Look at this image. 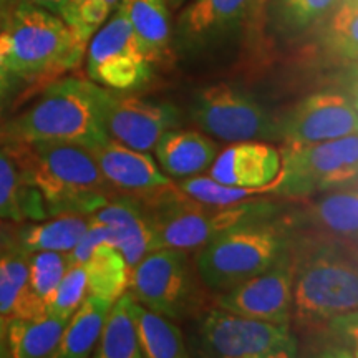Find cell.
<instances>
[{"label": "cell", "mask_w": 358, "mask_h": 358, "mask_svg": "<svg viewBox=\"0 0 358 358\" xmlns=\"http://www.w3.org/2000/svg\"><path fill=\"white\" fill-rule=\"evenodd\" d=\"M105 87L92 80H53L32 105L0 127V143L65 141L88 150L108 140L103 120Z\"/></svg>", "instance_id": "cell-1"}, {"label": "cell", "mask_w": 358, "mask_h": 358, "mask_svg": "<svg viewBox=\"0 0 358 358\" xmlns=\"http://www.w3.org/2000/svg\"><path fill=\"white\" fill-rule=\"evenodd\" d=\"M12 145L24 166L27 181L42 196L48 216H92L118 196L88 148L65 141Z\"/></svg>", "instance_id": "cell-2"}, {"label": "cell", "mask_w": 358, "mask_h": 358, "mask_svg": "<svg viewBox=\"0 0 358 358\" xmlns=\"http://www.w3.org/2000/svg\"><path fill=\"white\" fill-rule=\"evenodd\" d=\"M342 241L303 239L292 252V315L317 325L342 313L358 310V252Z\"/></svg>", "instance_id": "cell-3"}, {"label": "cell", "mask_w": 358, "mask_h": 358, "mask_svg": "<svg viewBox=\"0 0 358 358\" xmlns=\"http://www.w3.org/2000/svg\"><path fill=\"white\" fill-rule=\"evenodd\" d=\"M2 24L8 45L7 65L15 80H50L77 69L87 52L88 43L60 15L29 0H19Z\"/></svg>", "instance_id": "cell-4"}, {"label": "cell", "mask_w": 358, "mask_h": 358, "mask_svg": "<svg viewBox=\"0 0 358 358\" xmlns=\"http://www.w3.org/2000/svg\"><path fill=\"white\" fill-rule=\"evenodd\" d=\"M141 203L150 213L159 249H196L219 232L244 224L271 221L275 213V206L268 201L206 204L187 196L178 185L156 192Z\"/></svg>", "instance_id": "cell-5"}, {"label": "cell", "mask_w": 358, "mask_h": 358, "mask_svg": "<svg viewBox=\"0 0 358 358\" xmlns=\"http://www.w3.org/2000/svg\"><path fill=\"white\" fill-rule=\"evenodd\" d=\"M290 248L289 232L272 221H261L219 232L196 257V271L206 287L226 292L262 274Z\"/></svg>", "instance_id": "cell-6"}, {"label": "cell", "mask_w": 358, "mask_h": 358, "mask_svg": "<svg viewBox=\"0 0 358 358\" xmlns=\"http://www.w3.org/2000/svg\"><path fill=\"white\" fill-rule=\"evenodd\" d=\"M357 178L358 133L313 145H287L280 174L271 189L287 198H307Z\"/></svg>", "instance_id": "cell-7"}, {"label": "cell", "mask_w": 358, "mask_h": 358, "mask_svg": "<svg viewBox=\"0 0 358 358\" xmlns=\"http://www.w3.org/2000/svg\"><path fill=\"white\" fill-rule=\"evenodd\" d=\"M201 352L222 358H292L299 343L290 325L213 308L199 324Z\"/></svg>", "instance_id": "cell-8"}, {"label": "cell", "mask_w": 358, "mask_h": 358, "mask_svg": "<svg viewBox=\"0 0 358 358\" xmlns=\"http://www.w3.org/2000/svg\"><path fill=\"white\" fill-rule=\"evenodd\" d=\"M191 120L217 140L271 141L280 138L279 123L252 95L227 83L201 88L192 96Z\"/></svg>", "instance_id": "cell-9"}, {"label": "cell", "mask_w": 358, "mask_h": 358, "mask_svg": "<svg viewBox=\"0 0 358 358\" xmlns=\"http://www.w3.org/2000/svg\"><path fill=\"white\" fill-rule=\"evenodd\" d=\"M128 287L141 306L171 320L185 319L198 303V287L185 249L151 250L131 268Z\"/></svg>", "instance_id": "cell-10"}, {"label": "cell", "mask_w": 358, "mask_h": 358, "mask_svg": "<svg viewBox=\"0 0 358 358\" xmlns=\"http://www.w3.org/2000/svg\"><path fill=\"white\" fill-rule=\"evenodd\" d=\"M151 66L127 17L116 7L87 45L90 80L113 92H129L150 82Z\"/></svg>", "instance_id": "cell-11"}, {"label": "cell", "mask_w": 358, "mask_h": 358, "mask_svg": "<svg viewBox=\"0 0 358 358\" xmlns=\"http://www.w3.org/2000/svg\"><path fill=\"white\" fill-rule=\"evenodd\" d=\"M294 302V261L285 250L274 266L221 294L217 306L252 319L290 325Z\"/></svg>", "instance_id": "cell-12"}, {"label": "cell", "mask_w": 358, "mask_h": 358, "mask_svg": "<svg viewBox=\"0 0 358 358\" xmlns=\"http://www.w3.org/2000/svg\"><path fill=\"white\" fill-rule=\"evenodd\" d=\"M103 120L111 140L148 153L155 150L164 133L179 128L181 113L171 103L118 95L106 90Z\"/></svg>", "instance_id": "cell-13"}, {"label": "cell", "mask_w": 358, "mask_h": 358, "mask_svg": "<svg viewBox=\"0 0 358 358\" xmlns=\"http://www.w3.org/2000/svg\"><path fill=\"white\" fill-rule=\"evenodd\" d=\"M290 146L337 140L358 133V110L345 92H320L294 106L279 123Z\"/></svg>", "instance_id": "cell-14"}, {"label": "cell", "mask_w": 358, "mask_h": 358, "mask_svg": "<svg viewBox=\"0 0 358 358\" xmlns=\"http://www.w3.org/2000/svg\"><path fill=\"white\" fill-rule=\"evenodd\" d=\"M250 22V0H191L174 24V45L201 52Z\"/></svg>", "instance_id": "cell-15"}, {"label": "cell", "mask_w": 358, "mask_h": 358, "mask_svg": "<svg viewBox=\"0 0 358 358\" xmlns=\"http://www.w3.org/2000/svg\"><path fill=\"white\" fill-rule=\"evenodd\" d=\"M100 171L118 196L145 201L174 182L145 151L133 150L108 138L90 150Z\"/></svg>", "instance_id": "cell-16"}, {"label": "cell", "mask_w": 358, "mask_h": 358, "mask_svg": "<svg viewBox=\"0 0 358 358\" xmlns=\"http://www.w3.org/2000/svg\"><path fill=\"white\" fill-rule=\"evenodd\" d=\"M280 168V153L267 141H237L219 151L208 176L227 186L267 192L268 185L279 178Z\"/></svg>", "instance_id": "cell-17"}, {"label": "cell", "mask_w": 358, "mask_h": 358, "mask_svg": "<svg viewBox=\"0 0 358 358\" xmlns=\"http://www.w3.org/2000/svg\"><path fill=\"white\" fill-rule=\"evenodd\" d=\"M92 216L108 226L110 244L131 268L151 250L159 249L150 213L140 199L115 196Z\"/></svg>", "instance_id": "cell-18"}, {"label": "cell", "mask_w": 358, "mask_h": 358, "mask_svg": "<svg viewBox=\"0 0 358 358\" xmlns=\"http://www.w3.org/2000/svg\"><path fill=\"white\" fill-rule=\"evenodd\" d=\"M301 221L322 236L358 245V178L313 199Z\"/></svg>", "instance_id": "cell-19"}, {"label": "cell", "mask_w": 358, "mask_h": 358, "mask_svg": "<svg viewBox=\"0 0 358 358\" xmlns=\"http://www.w3.org/2000/svg\"><path fill=\"white\" fill-rule=\"evenodd\" d=\"M219 153V145L209 134L187 129H169L155 146L158 166L169 178H189L208 171Z\"/></svg>", "instance_id": "cell-20"}, {"label": "cell", "mask_w": 358, "mask_h": 358, "mask_svg": "<svg viewBox=\"0 0 358 358\" xmlns=\"http://www.w3.org/2000/svg\"><path fill=\"white\" fill-rule=\"evenodd\" d=\"M118 8L131 25L138 42L151 65L173 60L171 10L163 0H120Z\"/></svg>", "instance_id": "cell-21"}, {"label": "cell", "mask_w": 358, "mask_h": 358, "mask_svg": "<svg viewBox=\"0 0 358 358\" xmlns=\"http://www.w3.org/2000/svg\"><path fill=\"white\" fill-rule=\"evenodd\" d=\"M47 216L42 196L27 181L15 146L0 143V219L25 222Z\"/></svg>", "instance_id": "cell-22"}, {"label": "cell", "mask_w": 358, "mask_h": 358, "mask_svg": "<svg viewBox=\"0 0 358 358\" xmlns=\"http://www.w3.org/2000/svg\"><path fill=\"white\" fill-rule=\"evenodd\" d=\"M70 266L69 252L38 250L29 257V279L12 317L37 319L50 313L53 295Z\"/></svg>", "instance_id": "cell-23"}, {"label": "cell", "mask_w": 358, "mask_h": 358, "mask_svg": "<svg viewBox=\"0 0 358 358\" xmlns=\"http://www.w3.org/2000/svg\"><path fill=\"white\" fill-rule=\"evenodd\" d=\"M111 306L113 302L106 299L87 294L85 301L66 322L60 343L52 357L83 358L92 355Z\"/></svg>", "instance_id": "cell-24"}, {"label": "cell", "mask_w": 358, "mask_h": 358, "mask_svg": "<svg viewBox=\"0 0 358 358\" xmlns=\"http://www.w3.org/2000/svg\"><path fill=\"white\" fill-rule=\"evenodd\" d=\"M69 319L47 313L37 319L8 317L7 352L13 358L52 357Z\"/></svg>", "instance_id": "cell-25"}, {"label": "cell", "mask_w": 358, "mask_h": 358, "mask_svg": "<svg viewBox=\"0 0 358 358\" xmlns=\"http://www.w3.org/2000/svg\"><path fill=\"white\" fill-rule=\"evenodd\" d=\"M93 357L96 358H143L134 319V297L129 290L111 306Z\"/></svg>", "instance_id": "cell-26"}, {"label": "cell", "mask_w": 358, "mask_h": 358, "mask_svg": "<svg viewBox=\"0 0 358 358\" xmlns=\"http://www.w3.org/2000/svg\"><path fill=\"white\" fill-rule=\"evenodd\" d=\"M90 216L85 214H60L50 221L38 224H20L17 249L24 252H38V250H57L70 252L90 224Z\"/></svg>", "instance_id": "cell-27"}, {"label": "cell", "mask_w": 358, "mask_h": 358, "mask_svg": "<svg viewBox=\"0 0 358 358\" xmlns=\"http://www.w3.org/2000/svg\"><path fill=\"white\" fill-rule=\"evenodd\" d=\"M87 272L90 295L115 302L128 290L131 267L118 249L108 243L98 244L80 264Z\"/></svg>", "instance_id": "cell-28"}, {"label": "cell", "mask_w": 358, "mask_h": 358, "mask_svg": "<svg viewBox=\"0 0 358 358\" xmlns=\"http://www.w3.org/2000/svg\"><path fill=\"white\" fill-rule=\"evenodd\" d=\"M138 340L143 357L146 358H181L187 357L181 329L171 319L151 310L134 299Z\"/></svg>", "instance_id": "cell-29"}, {"label": "cell", "mask_w": 358, "mask_h": 358, "mask_svg": "<svg viewBox=\"0 0 358 358\" xmlns=\"http://www.w3.org/2000/svg\"><path fill=\"white\" fill-rule=\"evenodd\" d=\"M322 45L330 55L353 62L358 58V0H337L322 20Z\"/></svg>", "instance_id": "cell-30"}, {"label": "cell", "mask_w": 358, "mask_h": 358, "mask_svg": "<svg viewBox=\"0 0 358 358\" xmlns=\"http://www.w3.org/2000/svg\"><path fill=\"white\" fill-rule=\"evenodd\" d=\"M29 252L8 250L0 256V313L12 317L29 279Z\"/></svg>", "instance_id": "cell-31"}, {"label": "cell", "mask_w": 358, "mask_h": 358, "mask_svg": "<svg viewBox=\"0 0 358 358\" xmlns=\"http://www.w3.org/2000/svg\"><path fill=\"white\" fill-rule=\"evenodd\" d=\"M319 352L325 357L358 358V310L324 322Z\"/></svg>", "instance_id": "cell-32"}, {"label": "cell", "mask_w": 358, "mask_h": 358, "mask_svg": "<svg viewBox=\"0 0 358 358\" xmlns=\"http://www.w3.org/2000/svg\"><path fill=\"white\" fill-rule=\"evenodd\" d=\"M179 189L186 192L191 198L201 201V203L211 206H229L241 203V201L249 199L250 196L262 192L259 189H249V187H236L227 186L216 181L211 176H196L182 178L179 181Z\"/></svg>", "instance_id": "cell-33"}, {"label": "cell", "mask_w": 358, "mask_h": 358, "mask_svg": "<svg viewBox=\"0 0 358 358\" xmlns=\"http://www.w3.org/2000/svg\"><path fill=\"white\" fill-rule=\"evenodd\" d=\"M88 294L87 272L80 264H70L53 295L50 313L70 319Z\"/></svg>", "instance_id": "cell-34"}, {"label": "cell", "mask_w": 358, "mask_h": 358, "mask_svg": "<svg viewBox=\"0 0 358 358\" xmlns=\"http://www.w3.org/2000/svg\"><path fill=\"white\" fill-rule=\"evenodd\" d=\"M337 0H280L284 22L294 32L320 24L329 15Z\"/></svg>", "instance_id": "cell-35"}, {"label": "cell", "mask_w": 358, "mask_h": 358, "mask_svg": "<svg viewBox=\"0 0 358 358\" xmlns=\"http://www.w3.org/2000/svg\"><path fill=\"white\" fill-rule=\"evenodd\" d=\"M7 48H8L7 35L2 24L0 25V100L10 92L13 80H15V77L10 73V70H8V65H7Z\"/></svg>", "instance_id": "cell-36"}, {"label": "cell", "mask_w": 358, "mask_h": 358, "mask_svg": "<svg viewBox=\"0 0 358 358\" xmlns=\"http://www.w3.org/2000/svg\"><path fill=\"white\" fill-rule=\"evenodd\" d=\"M22 222H13L8 219H0V256L8 250L17 249L19 229Z\"/></svg>", "instance_id": "cell-37"}, {"label": "cell", "mask_w": 358, "mask_h": 358, "mask_svg": "<svg viewBox=\"0 0 358 358\" xmlns=\"http://www.w3.org/2000/svg\"><path fill=\"white\" fill-rule=\"evenodd\" d=\"M345 93L350 96L353 105L358 110V58L353 62H348V69L345 73Z\"/></svg>", "instance_id": "cell-38"}, {"label": "cell", "mask_w": 358, "mask_h": 358, "mask_svg": "<svg viewBox=\"0 0 358 358\" xmlns=\"http://www.w3.org/2000/svg\"><path fill=\"white\" fill-rule=\"evenodd\" d=\"M267 2L268 0H250V22L249 24L252 27H257L259 24H261Z\"/></svg>", "instance_id": "cell-39"}, {"label": "cell", "mask_w": 358, "mask_h": 358, "mask_svg": "<svg viewBox=\"0 0 358 358\" xmlns=\"http://www.w3.org/2000/svg\"><path fill=\"white\" fill-rule=\"evenodd\" d=\"M29 2H32L38 7L47 8V10L57 13V15H60L62 8L65 7V3L69 2V0H29Z\"/></svg>", "instance_id": "cell-40"}, {"label": "cell", "mask_w": 358, "mask_h": 358, "mask_svg": "<svg viewBox=\"0 0 358 358\" xmlns=\"http://www.w3.org/2000/svg\"><path fill=\"white\" fill-rule=\"evenodd\" d=\"M7 327H8V317L0 313V357H8V352H7Z\"/></svg>", "instance_id": "cell-41"}, {"label": "cell", "mask_w": 358, "mask_h": 358, "mask_svg": "<svg viewBox=\"0 0 358 358\" xmlns=\"http://www.w3.org/2000/svg\"><path fill=\"white\" fill-rule=\"evenodd\" d=\"M19 0H0V20H6L12 8L17 6Z\"/></svg>", "instance_id": "cell-42"}, {"label": "cell", "mask_w": 358, "mask_h": 358, "mask_svg": "<svg viewBox=\"0 0 358 358\" xmlns=\"http://www.w3.org/2000/svg\"><path fill=\"white\" fill-rule=\"evenodd\" d=\"M164 3H166V7L169 8L171 12H176V10H181L182 6L186 3V0H163Z\"/></svg>", "instance_id": "cell-43"}, {"label": "cell", "mask_w": 358, "mask_h": 358, "mask_svg": "<svg viewBox=\"0 0 358 358\" xmlns=\"http://www.w3.org/2000/svg\"><path fill=\"white\" fill-rule=\"evenodd\" d=\"M82 2H85V0H69V2L65 3V7L64 8H70V7H75V6H78V3H82ZM105 2H108L111 7L113 8H116L118 7V3H120V0H105ZM64 8H62V10H64ZM62 13V12H60Z\"/></svg>", "instance_id": "cell-44"}]
</instances>
